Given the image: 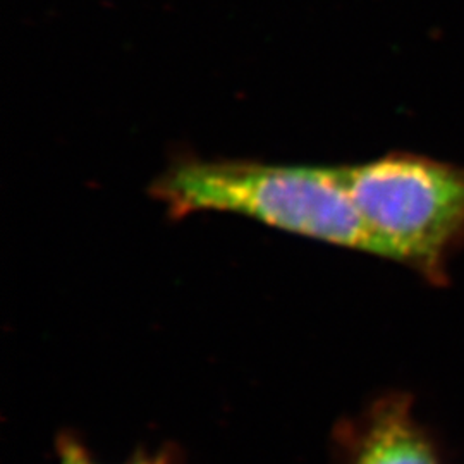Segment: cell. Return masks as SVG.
Instances as JSON below:
<instances>
[{
	"mask_svg": "<svg viewBox=\"0 0 464 464\" xmlns=\"http://www.w3.org/2000/svg\"><path fill=\"white\" fill-rule=\"evenodd\" d=\"M153 193L172 217L232 212L383 258L379 239L353 201L343 167L191 160L172 167Z\"/></svg>",
	"mask_w": 464,
	"mask_h": 464,
	"instance_id": "6da1fadb",
	"label": "cell"
},
{
	"mask_svg": "<svg viewBox=\"0 0 464 464\" xmlns=\"http://www.w3.org/2000/svg\"><path fill=\"white\" fill-rule=\"evenodd\" d=\"M343 172L383 258L446 285L449 260L464 246V166L391 153Z\"/></svg>",
	"mask_w": 464,
	"mask_h": 464,
	"instance_id": "7a4b0ae2",
	"label": "cell"
},
{
	"mask_svg": "<svg viewBox=\"0 0 464 464\" xmlns=\"http://www.w3.org/2000/svg\"><path fill=\"white\" fill-rule=\"evenodd\" d=\"M343 464H444L410 394L377 399L337 433Z\"/></svg>",
	"mask_w": 464,
	"mask_h": 464,
	"instance_id": "3957f363",
	"label": "cell"
},
{
	"mask_svg": "<svg viewBox=\"0 0 464 464\" xmlns=\"http://www.w3.org/2000/svg\"><path fill=\"white\" fill-rule=\"evenodd\" d=\"M59 464H97L83 442L72 433H63L57 439Z\"/></svg>",
	"mask_w": 464,
	"mask_h": 464,
	"instance_id": "277c9868",
	"label": "cell"
},
{
	"mask_svg": "<svg viewBox=\"0 0 464 464\" xmlns=\"http://www.w3.org/2000/svg\"><path fill=\"white\" fill-rule=\"evenodd\" d=\"M126 464H172L169 454H157V456H147V454H138L134 459Z\"/></svg>",
	"mask_w": 464,
	"mask_h": 464,
	"instance_id": "5b68a950",
	"label": "cell"
}]
</instances>
